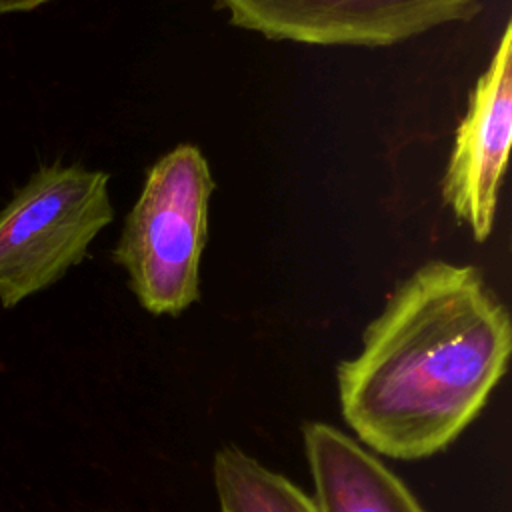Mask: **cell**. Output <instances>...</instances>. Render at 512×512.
I'll return each instance as SVG.
<instances>
[{
	"label": "cell",
	"instance_id": "obj_1",
	"mask_svg": "<svg viewBox=\"0 0 512 512\" xmlns=\"http://www.w3.org/2000/svg\"><path fill=\"white\" fill-rule=\"evenodd\" d=\"M510 348L508 310L482 274L426 262L366 326L360 352L338 364L342 416L372 452L428 458L480 414Z\"/></svg>",
	"mask_w": 512,
	"mask_h": 512
},
{
	"label": "cell",
	"instance_id": "obj_2",
	"mask_svg": "<svg viewBox=\"0 0 512 512\" xmlns=\"http://www.w3.org/2000/svg\"><path fill=\"white\" fill-rule=\"evenodd\" d=\"M212 190L200 148L180 144L148 170L124 220L112 258L126 272L140 306L154 316H178L200 296Z\"/></svg>",
	"mask_w": 512,
	"mask_h": 512
},
{
	"label": "cell",
	"instance_id": "obj_3",
	"mask_svg": "<svg viewBox=\"0 0 512 512\" xmlns=\"http://www.w3.org/2000/svg\"><path fill=\"white\" fill-rule=\"evenodd\" d=\"M108 174L72 164L36 170L0 212V304L56 284L112 218Z\"/></svg>",
	"mask_w": 512,
	"mask_h": 512
},
{
	"label": "cell",
	"instance_id": "obj_4",
	"mask_svg": "<svg viewBox=\"0 0 512 512\" xmlns=\"http://www.w3.org/2000/svg\"><path fill=\"white\" fill-rule=\"evenodd\" d=\"M232 26L268 40L390 46L450 22H470L480 0H214Z\"/></svg>",
	"mask_w": 512,
	"mask_h": 512
},
{
	"label": "cell",
	"instance_id": "obj_5",
	"mask_svg": "<svg viewBox=\"0 0 512 512\" xmlns=\"http://www.w3.org/2000/svg\"><path fill=\"white\" fill-rule=\"evenodd\" d=\"M512 140V22L508 20L488 68L476 80L456 128L442 180V200L454 218L484 242L494 224Z\"/></svg>",
	"mask_w": 512,
	"mask_h": 512
},
{
	"label": "cell",
	"instance_id": "obj_6",
	"mask_svg": "<svg viewBox=\"0 0 512 512\" xmlns=\"http://www.w3.org/2000/svg\"><path fill=\"white\" fill-rule=\"evenodd\" d=\"M318 512H424L410 488L368 448L326 422L302 430Z\"/></svg>",
	"mask_w": 512,
	"mask_h": 512
},
{
	"label": "cell",
	"instance_id": "obj_7",
	"mask_svg": "<svg viewBox=\"0 0 512 512\" xmlns=\"http://www.w3.org/2000/svg\"><path fill=\"white\" fill-rule=\"evenodd\" d=\"M212 476L220 512H318L312 496L242 448H218Z\"/></svg>",
	"mask_w": 512,
	"mask_h": 512
},
{
	"label": "cell",
	"instance_id": "obj_8",
	"mask_svg": "<svg viewBox=\"0 0 512 512\" xmlns=\"http://www.w3.org/2000/svg\"><path fill=\"white\" fill-rule=\"evenodd\" d=\"M50 0H0V14H8V12H26V10H34L42 4H46Z\"/></svg>",
	"mask_w": 512,
	"mask_h": 512
}]
</instances>
